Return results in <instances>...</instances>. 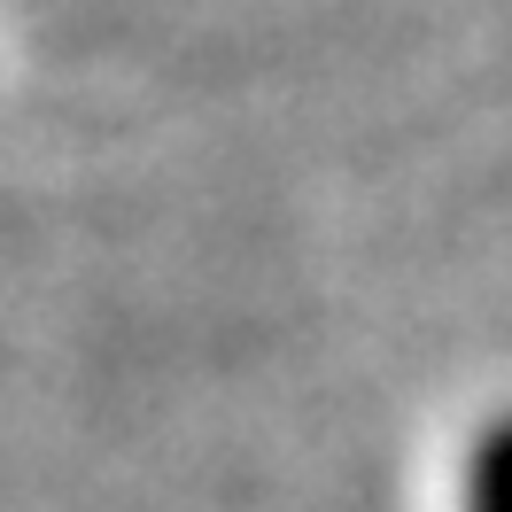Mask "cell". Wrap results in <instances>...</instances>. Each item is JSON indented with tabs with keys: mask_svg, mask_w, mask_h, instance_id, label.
Wrapping results in <instances>:
<instances>
[{
	"mask_svg": "<svg viewBox=\"0 0 512 512\" xmlns=\"http://www.w3.org/2000/svg\"><path fill=\"white\" fill-rule=\"evenodd\" d=\"M466 512H512V419H489L466 474Z\"/></svg>",
	"mask_w": 512,
	"mask_h": 512,
	"instance_id": "6da1fadb",
	"label": "cell"
}]
</instances>
